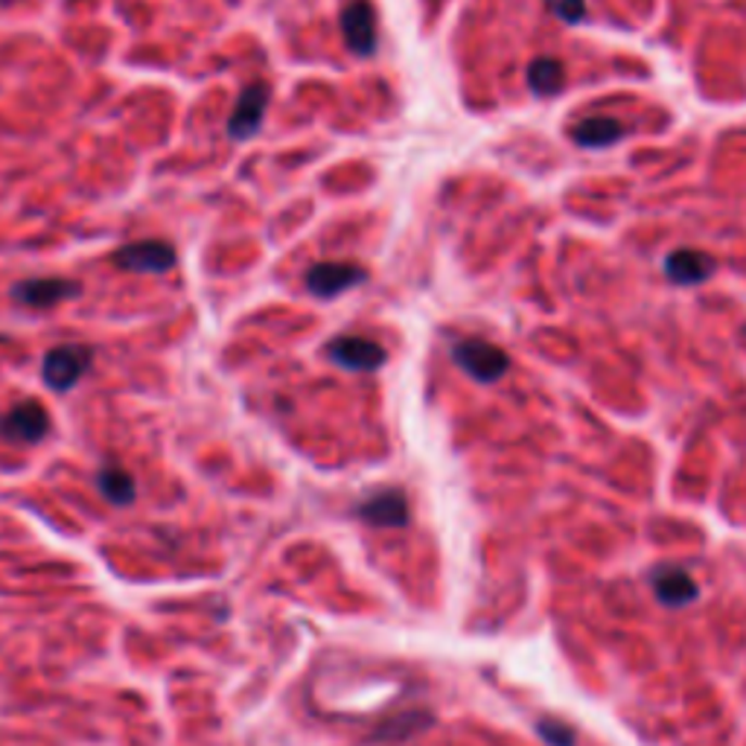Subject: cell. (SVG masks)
<instances>
[{
    "label": "cell",
    "mask_w": 746,
    "mask_h": 746,
    "mask_svg": "<svg viewBox=\"0 0 746 746\" xmlns=\"http://www.w3.org/2000/svg\"><path fill=\"white\" fill-rule=\"evenodd\" d=\"M452 359L461 371H466L476 383H496L502 380L507 368H511V359L504 353L502 347L490 345L485 338H464L452 347Z\"/></svg>",
    "instance_id": "cell-1"
},
{
    "label": "cell",
    "mask_w": 746,
    "mask_h": 746,
    "mask_svg": "<svg viewBox=\"0 0 746 746\" xmlns=\"http://www.w3.org/2000/svg\"><path fill=\"white\" fill-rule=\"evenodd\" d=\"M651 587L653 595L659 597V604L671 606V609L694 604L699 597V587L694 583V578L682 566H671V563L656 566L651 571Z\"/></svg>",
    "instance_id": "cell-10"
},
{
    "label": "cell",
    "mask_w": 746,
    "mask_h": 746,
    "mask_svg": "<svg viewBox=\"0 0 746 746\" xmlns=\"http://www.w3.org/2000/svg\"><path fill=\"white\" fill-rule=\"evenodd\" d=\"M356 513L373 528H402L409 523V499L402 496V490H380L368 496Z\"/></svg>",
    "instance_id": "cell-11"
},
{
    "label": "cell",
    "mask_w": 746,
    "mask_h": 746,
    "mask_svg": "<svg viewBox=\"0 0 746 746\" xmlns=\"http://www.w3.org/2000/svg\"><path fill=\"white\" fill-rule=\"evenodd\" d=\"M326 356H330V362L353 373L380 371L385 364V347L362 336H336L326 345Z\"/></svg>",
    "instance_id": "cell-8"
},
{
    "label": "cell",
    "mask_w": 746,
    "mask_h": 746,
    "mask_svg": "<svg viewBox=\"0 0 746 746\" xmlns=\"http://www.w3.org/2000/svg\"><path fill=\"white\" fill-rule=\"evenodd\" d=\"M744 338H746V326H744Z\"/></svg>",
    "instance_id": "cell-18"
},
{
    "label": "cell",
    "mask_w": 746,
    "mask_h": 746,
    "mask_svg": "<svg viewBox=\"0 0 746 746\" xmlns=\"http://www.w3.org/2000/svg\"><path fill=\"white\" fill-rule=\"evenodd\" d=\"M76 295H82V283L67 278H29L12 286V298L29 309H50Z\"/></svg>",
    "instance_id": "cell-7"
},
{
    "label": "cell",
    "mask_w": 746,
    "mask_h": 746,
    "mask_svg": "<svg viewBox=\"0 0 746 746\" xmlns=\"http://www.w3.org/2000/svg\"><path fill=\"white\" fill-rule=\"evenodd\" d=\"M342 36L356 56L371 59L376 53L380 36H376V10L371 0H350L345 10L338 12Z\"/></svg>",
    "instance_id": "cell-4"
},
{
    "label": "cell",
    "mask_w": 746,
    "mask_h": 746,
    "mask_svg": "<svg viewBox=\"0 0 746 746\" xmlns=\"http://www.w3.org/2000/svg\"><path fill=\"white\" fill-rule=\"evenodd\" d=\"M718 271V262L715 257H709L706 252H694V248H680V252L668 254L665 260V274L673 283L680 286H697V283H706Z\"/></svg>",
    "instance_id": "cell-12"
},
{
    "label": "cell",
    "mask_w": 746,
    "mask_h": 746,
    "mask_svg": "<svg viewBox=\"0 0 746 746\" xmlns=\"http://www.w3.org/2000/svg\"><path fill=\"white\" fill-rule=\"evenodd\" d=\"M178 254L167 240H138L114 252V266L131 274H167L176 269Z\"/></svg>",
    "instance_id": "cell-3"
},
{
    "label": "cell",
    "mask_w": 746,
    "mask_h": 746,
    "mask_svg": "<svg viewBox=\"0 0 746 746\" xmlns=\"http://www.w3.org/2000/svg\"><path fill=\"white\" fill-rule=\"evenodd\" d=\"M537 735L549 746H575L578 744V732L563 723L557 718H540L537 720Z\"/></svg>",
    "instance_id": "cell-16"
},
{
    "label": "cell",
    "mask_w": 746,
    "mask_h": 746,
    "mask_svg": "<svg viewBox=\"0 0 746 746\" xmlns=\"http://www.w3.org/2000/svg\"><path fill=\"white\" fill-rule=\"evenodd\" d=\"M50 432V414L38 400H24L0 417V438L10 443H38Z\"/></svg>",
    "instance_id": "cell-5"
},
{
    "label": "cell",
    "mask_w": 746,
    "mask_h": 746,
    "mask_svg": "<svg viewBox=\"0 0 746 746\" xmlns=\"http://www.w3.org/2000/svg\"><path fill=\"white\" fill-rule=\"evenodd\" d=\"M269 85L254 82L248 88H243L240 100L233 105L231 120H228V134L231 140H248L254 138L262 126V117H266V108H269Z\"/></svg>",
    "instance_id": "cell-9"
},
{
    "label": "cell",
    "mask_w": 746,
    "mask_h": 746,
    "mask_svg": "<svg viewBox=\"0 0 746 746\" xmlns=\"http://www.w3.org/2000/svg\"><path fill=\"white\" fill-rule=\"evenodd\" d=\"M97 487H100V493H103L112 504H117V507H126V504L134 502V478H131L123 466H103L100 476H97Z\"/></svg>",
    "instance_id": "cell-14"
},
{
    "label": "cell",
    "mask_w": 746,
    "mask_h": 746,
    "mask_svg": "<svg viewBox=\"0 0 746 746\" xmlns=\"http://www.w3.org/2000/svg\"><path fill=\"white\" fill-rule=\"evenodd\" d=\"M551 15H557L566 24H580L587 15V0H545Z\"/></svg>",
    "instance_id": "cell-17"
},
{
    "label": "cell",
    "mask_w": 746,
    "mask_h": 746,
    "mask_svg": "<svg viewBox=\"0 0 746 746\" xmlns=\"http://www.w3.org/2000/svg\"><path fill=\"white\" fill-rule=\"evenodd\" d=\"M563 79H566V70H563V65H560L557 59L540 56L528 65V85H531L540 97L557 93L560 88H563Z\"/></svg>",
    "instance_id": "cell-15"
},
{
    "label": "cell",
    "mask_w": 746,
    "mask_h": 746,
    "mask_svg": "<svg viewBox=\"0 0 746 746\" xmlns=\"http://www.w3.org/2000/svg\"><path fill=\"white\" fill-rule=\"evenodd\" d=\"M93 362V350L88 345H59L47 350L41 362V376L53 391H70L82 380Z\"/></svg>",
    "instance_id": "cell-2"
},
{
    "label": "cell",
    "mask_w": 746,
    "mask_h": 746,
    "mask_svg": "<svg viewBox=\"0 0 746 746\" xmlns=\"http://www.w3.org/2000/svg\"><path fill=\"white\" fill-rule=\"evenodd\" d=\"M571 138L583 150H604V146H613L625 138V126L613 117H587L575 126Z\"/></svg>",
    "instance_id": "cell-13"
},
{
    "label": "cell",
    "mask_w": 746,
    "mask_h": 746,
    "mask_svg": "<svg viewBox=\"0 0 746 746\" xmlns=\"http://www.w3.org/2000/svg\"><path fill=\"white\" fill-rule=\"evenodd\" d=\"M364 280H368V271L362 266H356V262H316L307 271V292L321 300H330L338 298L342 292L353 290Z\"/></svg>",
    "instance_id": "cell-6"
}]
</instances>
